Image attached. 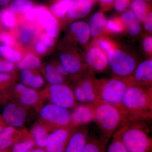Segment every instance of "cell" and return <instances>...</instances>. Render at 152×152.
<instances>
[{"label":"cell","instance_id":"41","mask_svg":"<svg viewBox=\"0 0 152 152\" xmlns=\"http://www.w3.org/2000/svg\"><path fill=\"white\" fill-rule=\"evenodd\" d=\"M143 49L145 53L151 55L152 52V37L151 36H147L142 41V43Z\"/></svg>","mask_w":152,"mask_h":152},{"label":"cell","instance_id":"50","mask_svg":"<svg viewBox=\"0 0 152 152\" xmlns=\"http://www.w3.org/2000/svg\"><path fill=\"white\" fill-rule=\"evenodd\" d=\"M12 0H0V7L7 8Z\"/></svg>","mask_w":152,"mask_h":152},{"label":"cell","instance_id":"25","mask_svg":"<svg viewBox=\"0 0 152 152\" xmlns=\"http://www.w3.org/2000/svg\"><path fill=\"white\" fill-rule=\"evenodd\" d=\"M8 7V9L13 15L20 13L25 15L34 6L31 0H12Z\"/></svg>","mask_w":152,"mask_h":152},{"label":"cell","instance_id":"12","mask_svg":"<svg viewBox=\"0 0 152 152\" xmlns=\"http://www.w3.org/2000/svg\"><path fill=\"white\" fill-rule=\"evenodd\" d=\"M1 116L9 126L18 128L24 124L26 114L25 110L21 107L15 104L9 103L3 108Z\"/></svg>","mask_w":152,"mask_h":152},{"label":"cell","instance_id":"14","mask_svg":"<svg viewBox=\"0 0 152 152\" xmlns=\"http://www.w3.org/2000/svg\"><path fill=\"white\" fill-rule=\"evenodd\" d=\"M37 19L39 24L43 28H45L46 34L49 37L53 39L58 36V23L50 11L41 6Z\"/></svg>","mask_w":152,"mask_h":152},{"label":"cell","instance_id":"48","mask_svg":"<svg viewBox=\"0 0 152 152\" xmlns=\"http://www.w3.org/2000/svg\"><path fill=\"white\" fill-rule=\"evenodd\" d=\"M11 78L10 75L9 74L0 73V87L4 83L9 81Z\"/></svg>","mask_w":152,"mask_h":152},{"label":"cell","instance_id":"15","mask_svg":"<svg viewBox=\"0 0 152 152\" xmlns=\"http://www.w3.org/2000/svg\"><path fill=\"white\" fill-rule=\"evenodd\" d=\"M88 135L87 126H82L80 129L75 130L68 141L64 152H83Z\"/></svg>","mask_w":152,"mask_h":152},{"label":"cell","instance_id":"24","mask_svg":"<svg viewBox=\"0 0 152 152\" xmlns=\"http://www.w3.org/2000/svg\"><path fill=\"white\" fill-rule=\"evenodd\" d=\"M130 5L131 10L140 23L143 22L146 16L151 12L149 5L142 0H132Z\"/></svg>","mask_w":152,"mask_h":152},{"label":"cell","instance_id":"52","mask_svg":"<svg viewBox=\"0 0 152 152\" xmlns=\"http://www.w3.org/2000/svg\"><path fill=\"white\" fill-rule=\"evenodd\" d=\"M5 124H6V123L4 121L1 116H0V133L5 127L4 126Z\"/></svg>","mask_w":152,"mask_h":152},{"label":"cell","instance_id":"22","mask_svg":"<svg viewBox=\"0 0 152 152\" xmlns=\"http://www.w3.org/2000/svg\"><path fill=\"white\" fill-rule=\"evenodd\" d=\"M21 140L17 136L15 128L10 126L5 127L0 133V151L8 149Z\"/></svg>","mask_w":152,"mask_h":152},{"label":"cell","instance_id":"34","mask_svg":"<svg viewBox=\"0 0 152 152\" xmlns=\"http://www.w3.org/2000/svg\"><path fill=\"white\" fill-rule=\"evenodd\" d=\"M94 45L100 49L107 56L111 51L117 48L116 45L113 42L105 37L98 38Z\"/></svg>","mask_w":152,"mask_h":152},{"label":"cell","instance_id":"54","mask_svg":"<svg viewBox=\"0 0 152 152\" xmlns=\"http://www.w3.org/2000/svg\"><path fill=\"white\" fill-rule=\"evenodd\" d=\"M0 152H11L10 151H9L8 149L2 150V151H0Z\"/></svg>","mask_w":152,"mask_h":152},{"label":"cell","instance_id":"49","mask_svg":"<svg viewBox=\"0 0 152 152\" xmlns=\"http://www.w3.org/2000/svg\"><path fill=\"white\" fill-rule=\"evenodd\" d=\"M55 68H56L57 72L60 75L62 76L63 77H65V76H67L69 75L61 64L58 65L56 66L55 67Z\"/></svg>","mask_w":152,"mask_h":152},{"label":"cell","instance_id":"47","mask_svg":"<svg viewBox=\"0 0 152 152\" xmlns=\"http://www.w3.org/2000/svg\"><path fill=\"white\" fill-rule=\"evenodd\" d=\"M35 49L38 53L40 54H44L46 53L48 48L40 40H39L36 43Z\"/></svg>","mask_w":152,"mask_h":152},{"label":"cell","instance_id":"38","mask_svg":"<svg viewBox=\"0 0 152 152\" xmlns=\"http://www.w3.org/2000/svg\"><path fill=\"white\" fill-rule=\"evenodd\" d=\"M34 74L30 70H23L21 72L20 77L22 84L28 86Z\"/></svg>","mask_w":152,"mask_h":152},{"label":"cell","instance_id":"55","mask_svg":"<svg viewBox=\"0 0 152 152\" xmlns=\"http://www.w3.org/2000/svg\"><path fill=\"white\" fill-rule=\"evenodd\" d=\"M146 2H148L151 1V0H142Z\"/></svg>","mask_w":152,"mask_h":152},{"label":"cell","instance_id":"40","mask_svg":"<svg viewBox=\"0 0 152 152\" xmlns=\"http://www.w3.org/2000/svg\"><path fill=\"white\" fill-rule=\"evenodd\" d=\"M44 83L43 79L41 76L34 75L31 79L29 86L33 89L39 88L43 85Z\"/></svg>","mask_w":152,"mask_h":152},{"label":"cell","instance_id":"1","mask_svg":"<svg viewBox=\"0 0 152 152\" xmlns=\"http://www.w3.org/2000/svg\"><path fill=\"white\" fill-rule=\"evenodd\" d=\"M126 120L149 122L152 118V88L130 85L122 101Z\"/></svg>","mask_w":152,"mask_h":152},{"label":"cell","instance_id":"17","mask_svg":"<svg viewBox=\"0 0 152 152\" xmlns=\"http://www.w3.org/2000/svg\"><path fill=\"white\" fill-rule=\"evenodd\" d=\"M60 64L68 74L77 75L84 70L85 67L77 57L68 53H63L59 56Z\"/></svg>","mask_w":152,"mask_h":152},{"label":"cell","instance_id":"31","mask_svg":"<svg viewBox=\"0 0 152 152\" xmlns=\"http://www.w3.org/2000/svg\"><path fill=\"white\" fill-rule=\"evenodd\" d=\"M36 36V30L34 28L25 26L19 31V39L22 44L28 45L31 43Z\"/></svg>","mask_w":152,"mask_h":152},{"label":"cell","instance_id":"21","mask_svg":"<svg viewBox=\"0 0 152 152\" xmlns=\"http://www.w3.org/2000/svg\"><path fill=\"white\" fill-rule=\"evenodd\" d=\"M106 19L103 12H96L90 19L89 27L91 36L92 37H99L104 30Z\"/></svg>","mask_w":152,"mask_h":152},{"label":"cell","instance_id":"18","mask_svg":"<svg viewBox=\"0 0 152 152\" xmlns=\"http://www.w3.org/2000/svg\"><path fill=\"white\" fill-rule=\"evenodd\" d=\"M124 26L125 30L132 36L137 35L141 30L140 22L131 10H126L122 12L120 17Z\"/></svg>","mask_w":152,"mask_h":152},{"label":"cell","instance_id":"8","mask_svg":"<svg viewBox=\"0 0 152 152\" xmlns=\"http://www.w3.org/2000/svg\"><path fill=\"white\" fill-rule=\"evenodd\" d=\"M49 98L52 104L68 110L77 105L73 91L64 83L51 85L49 88Z\"/></svg>","mask_w":152,"mask_h":152},{"label":"cell","instance_id":"3","mask_svg":"<svg viewBox=\"0 0 152 152\" xmlns=\"http://www.w3.org/2000/svg\"><path fill=\"white\" fill-rule=\"evenodd\" d=\"M90 104L93 110L94 122L99 130L100 137L107 144L125 121V117L118 108L100 100Z\"/></svg>","mask_w":152,"mask_h":152},{"label":"cell","instance_id":"32","mask_svg":"<svg viewBox=\"0 0 152 152\" xmlns=\"http://www.w3.org/2000/svg\"><path fill=\"white\" fill-rule=\"evenodd\" d=\"M0 54L7 61L13 63L18 62L22 58L21 55L19 52L4 45L0 46Z\"/></svg>","mask_w":152,"mask_h":152},{"label":"cell","instance_id":"42","mask_svg":"<svg viewBox=\"0 0 152 152\" xmlns=\"http://www.w3.org/2000/svg\"><path fill=\"white\" fill-rule=\"evenodd\" d=\"M0 42L4 44V45L10 47L13 44V39L9 34L3 33L0 34Z\"/></svg>","mask_w":152,"mask_h":152},{"label":"cell","instance_id":"53","mask_svg":"<svg viewBox=\"0 0 152 152\" xmlns=\"http://www.w3.org/2000/svg\"><path fill=\"white\" fill-rule=\"evenodd\" d=\"M87 1H88L89 2L92 4L93 5L95 4V2H96V0H86Z\"/></svg>","mask_w":152,"mask_h":152},{"label":"cell","instance_id":"10","mask_svg":"<svg viewBox=\"0 0 152 152\" xmlns=\"http://www.w3.org/2000/svg\"><path fill=\"white\" fill-rule=\"evenodd\" d=\"M85 61L86 67L91 73L103 72L109 68L107 56L94 45L86 51Z\"/></svg>","mask_w":152,"mask_h":152},{"label":"cell","instance_id":"39","mask_svg":"<svg viewBox=\"0 0 152 152\" xmlns=\"http://www.w3.org/2000/svg\"><path fill=\"white\" fill-rule=\"evenodd\" d=\"M14 67L13 63L0 59V73L9 74L13 70Z\"/></svg>","mask_w":152,"mask_h":152},{"label":"cell","instance_id":"5","mask_svg":"<svg viewBox=\"0 0 152 152\" xmlns=\"http://www.w3.org/2000/svg\"><path fill=\"white\" fill-rule=\"evenodd\" d=\"M108 66L113 77L129 78L137 66L134 58L129 53L116 48L107 55Z\"/></svg>","mask_w":152,"mask_h":152},{"label":"cell","instance_id":"13","mask_svg":"<svg viewBox=\"0 0 152 152\" xmlns=\"http://www.w3.org/2000/svg\"><path fill=\"white\" fill-rule=\"evenodd\" d=\"M71 113V126L72 128L87 126L94 122V114L90 104L76 105Z\"/></svg>","mask_w":152,"mask_h":152},{"label":"cell","instance_id":"16","mask_svg":"<svg viewBox=\"0 0 152 152\" xmlns=\"http://www.w3.org/2000/svg\"><path fill=\"white\" fill-rule=\"evenodd\" d=\"M93 5L86 0H73L66 15L72 20L82 18L88 15Z\"/></svg>","mask_w":152,"mask_h":152},{"label":"cell","instance_id":"19","mask_svg":"<svg viewBox=\"0 0 152 152\" xmlns=\"http://www.w3.org/2000/svg\"><path fill=\"white\" fill-rule=\"evenodd\" d=\"M69 30L79 43L85 45L89 40L91 37L89 27L86 22L83 21L74 22L70 26Z\"/></svg>","mask_w":152,"mask_h":152},{"label":"cell","instance_id":"29","mask_svg":"<svg viewBox=\"0 0 152 152\" xmlns=\"http://www.w3.org/2000/svg\"><path fill=\"white\" fill-rule=\"evenodd\" d=\"M104 30L110 34H121L125 30L124 26L120 17H113L106 20Z\"/></svg>","mask_w":152,"mask_h":152},{"label":"cell","instance_id":"43","mask_svg":"<svg viewBox=\"0 0 152 152\" xmlns=\"http://www.w3.org/2000/svg\"><path fill=\"white\" fill-rule=\"evenodd\" d=\"M40 7L41 6H34L25 15L26 19L28 20L31 21L37 18Z\"/></svg>","mask_w":152,"mask_h":152},{"label":"cell","instance_id":"20","mask_svg":"<svg viewBox=\"0 0 152 152\" xmlns=\"http://www.w3.org/2000/svg\"><path fill=\"white\" fill-rule=\"evenodd\" d=\"M16 90L19 95V102L24 106L34 104L38 100V94L35 90L27 86L18 84L16 86Z\"/></svg>","mask_w":152,"mask_h":152},{"label":"cell","instance_id":"33","mask_svg":"<svg viewBox=\"0 0 152 152\" xmlns=\"http://www.w3.org/2000/svg\"><path fill=\"white\" fill-rule=\"evenodd\" d=\"M36 145L31 138L21 140L15 143L12 146L11 152H27L34 148Z\"/></svg>","mask_w":152,"mask_h":152},{"label":"cell","instance_id":"7","mask_svg":"<svg viewBox=\"0 0 152 152\" xmlns=\"http://www.w3.org/2000/svg\"><path fill=\"white\" fill-rule=\"evenodd\" d=\"M40 115L44 120L54 125L56 129L72 127L71 113L68 109L49 104L42 108Z\"/></svg>","mask_w":152,"mask_h":152},{"label":"cell","instance_id":"46","mask_svg":"<svg viewBox=\"0 0 152 152\" xmlns=\"http://www.w3.org/2000/svg\"><path fill=\"white\" fill-rule=\"evenodd\" d=\"M103 10H108L113 7L115 0H98Z\"/></svg>","mask_w":152,"mask_h":152},{"label":"cell","instance_id":"4","mask_svg":"<svg viewBox=\"0 0 152 152\" xmlns=\"http://www.w3.org/2000/svg\"><path fill=\"white\" fill-rule=\"evenodd\" d=\"M130 85L129 78L113 77L97 80L99 100L118 108L123 114L122 101L125 91Z\"/></svg>","mask_w":152,"mask_h":152},{"label":"cell","instance_id":"51","mask_svg":"<svg viewBox=\"0 0 152 152\" xmlns=\"http://www.w3.org/2000/svg\"><path fill=\"white\" fill-rule=\"evenodd\" d=\"M27 152H46L45 149L43 148H34L30 150Z\"/></svg>","mask_w":152,"mask_h":152},{"label":"cell","instance_id":"44","mask_svg":"<svg viewBox=\"0 0 152 152\" xmlns=\"http://www.w3.org/2000/svg\"><path fill=\"white\" fill-rule=\"evenodd\" d=\"M143 26L145 30L149 32L152 31V13L150 12L144 18L143 21Z\"/></svg>","mask_w":152,"mask_h":152},{"label":"cell","instance_id":"2","mask_svg":"<svg viewBox=\"0 0 152 152\" xmlns=\"http://www.w3.org/2000/svg\"><path fill=\"white\" fill-rule=\"evenodd\" d=\"M150 133V128L145 121L126 120L114 134L128 152H152Z\"/></svg>","mask_w":152,"mask_h":152},{"label":"cell","instance_id":"37","mask_svg":"<svg viewBox=\"0 0 152 152\" xmlns=\"http://www.w3.org/2000/svg\"><path fill=\"white\" fill-rule=\"evenodd\" d=\"M132 0H115L113 7L115 10L119 12L126 10L130 4Z\"/></svg>","mask_w":152,"mask_h":152},{"label":"cell","instance_id":"28","mask_svg":"<svg viewBox=\"0 0 152 152\" xmlns=\"http://www.w3.org/2000/svg\"><path fill=\"white\" fill-rule=\"evenodd\" d=\"M73 0H56L50 7V12L56 18H63L66 14Z\"/></svg>","mask_w":152,"mask_h":152},{"label":"cell","instance_id":"45","mask_svg":"<svg viewBox=\"0 0 152 152\" xmlns=\"http://www.w3.org/2000/svg\"><path fill=\"white\" fill-rule=\"evenodd\" d=\"M40 40L48 48H51L54 44L53 39V38L50 37L47 34H42V36H41L40 38Z\"/></svg>","mask_w":152,"mask_h":152},{"label":"cell","instance_id":"56","mask_svg":"<svg viewBox=\"0 0 152 152\" xmlns=\"http://www.w3.org/2000/svg\"><path fill=\"white\" fill-rule=\"evenodd\" d=\"M1 94H0V99H1Z\"/></svg>","mask_w":152,"mask_h":152},{"label":"cell","instance_id":"9","mask_svg":"<svg viewBox=\"0 0 152 152\" xmlns=\"http://www.w3.org/2000/svg\"><path fill=\"white\" fill-rule=\"evenodd\" d=\"M72 127L57 129L49 134L45 146L46 152H64L71 135L75 129Z\"/></svg>","mask_w":152,"mask_h":152},{"label":"cell","instance_id":"27","mask_svg":"<svg viewBox=\"0 0 152 152\" xmlns=\"http://www.w3.org/2000/svg\"><path fill=\"white\" fill-rule=\"evenodd\" d=\"M40 60L35 55L27 54L17 62V67L20 69L30 70L38 69L40 66Z\"/></svg>","mask_w":152,"mask_h":152},{"label":"cell","instance_id":"26","mask_svg":"<svg viewBox=\"0 0 152 152\" xmlns=\"http://www.w3.org/2000/svg\"><path fill=\"white\" fill-rule=\"evenodd\" d=\"M48 135L46 129L42 125H36L32 130V138L38 148L44 149Z\"/></svg>","mask_w":152,"mask_h":152},{"label":"cell","instance_id":"11","mask_svg":"<svg viewBox=\"0 0 152 152\" xmlns=\"http://www.w3.org/2000/svg\"><path fill=\"white\" fill-rule=\"evenodd\" d=\"M129 79L130 85L152 88V59L145 60L138 64Z\"/></svg>","mask_w":152,"mask_h":152},{"label":"cell","instance_id":"6","mask_svg":"<svg viewBox=\"0 0 152 152\" xmlns=\"http://www.w3.org/2000/svg\"><path fill=\"white\" fill-rule=\"evenodd\" d=\"M81 78L73 90L77 102L88 104L99 100L97 80L92 73H86Z\"/></svg>","mask_w":152,"mask_h":152},{"label":"cell","instance_id":"36","mask_svg":"<svg viewBox=\"0 0 152 152\" xmlns=\"http://www.w3.org/2000/svg\"><path fill=\"white\" fill-rule=\"evenodd\" d=\"M111 142L106 148V152H128L118 136L114 134Z\"/></svg>","mask_w":152,"mask_h":152},{"label":"cell","instance_id":"30","mask_svg":"<svg viewBox=\"0 0 152 152\" xmlns=\"http://www.w3.org/2000/svg\"><path fill=\"white\" fill-rule=\"evenodd\" d=\"M45 77L47 81L51 85L64 83V77L57 72L55 67L52 65H48L45 67Z\"/></svg>","mask_w":152,"mask_h":152},{"label":"cell","instance_id":"35","mask_svg":"<svg viewBox=\"0 0 152 152\" xmlns=\"http://www.w3.org/2000/svg\"><path fill=\"white\" fill-rule=\"evenodd\" d=\"M0 19L4 26L8 28L13 27L15 24L14 15L11 13L8 9L4 8L0 12Z\"/></svg>","mask_w":152,"mask_h":152},{"label":"cell","instance_id":"23","mask_svg":"<svg viewBox=\"0 0 152 152\" xmlns=\"http://www.w3.org/2000/svg\"><path fill=\"white\" fill-rule=\"evenodd\" d=\"M107 144L100 136L89 134L83 152H106Z\"/></svg>","mask_w":152,"mask_h":152}]
</instances>
